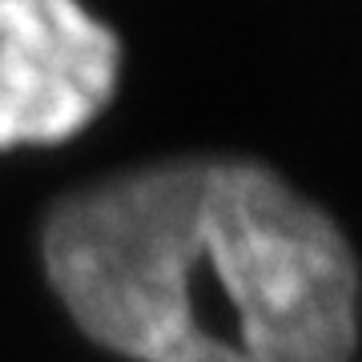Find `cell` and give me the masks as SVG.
<instances>
[{
	"label": "cell",
	"instance_id": "6da1fadb",
	"mask_svg": "<svg viewBox=\"0 0 362 362\" xmlns=\"http://www.w3.org/2000/svg\"><path fill=\"white\" fill-rule=\"evenodd\" d=\"M214 157L121 169L57 202L45 221V270L97 346L153 362L194 322V270L206 258Z\"/></svg>",
	"mask_w": 362,
	"mask_h": 362
},
{
	"label": "cell",
	"instance_id": "7a4b0ae2",
	"mask_svg": "<svg viewBox=\"0 0 362 362\" xmlns=\"http://www.w3.org/2000/svg\"><path fill=\"white\" fill-rule=\"evenodd\" d=\"M254 362H354L358 262L322 206L262 161L214 157L206 258Z\"/></svg>",
	"mask_w": 362,
	"mask_h": 362
},
{
	"label": "cell",
	"instance_id": "3957f363",
	"mask_svg": "<svg viewBox=\"0 0 362 362\" xmlns=\"http://www.w3.org/2000/svg\"><path fill=\"white\" fill-rule=\"evenodd\" d=\"M117 85L121 37L85 0H0V153L81 137Z\"/></svg>",
	"mask_w": 362,
	"mask_h": 362
},
{
	"label": "cell",
	"instance_id": "277c9868",
	"mask_svg": "<svg viewBox=\"0 0 362 362\" xmlns=\"http://www.w3.org/2000/svg\"><path fill=\"white\" fill-rule=\"evenodd\" d=\"M153 362H254L246 350L226 346L221 338H209L202 330H189L185 338H177L169 350H161Z\"/></svg>",
	"mask_w": 362,
	"mask_h": 362
}]
</instances>
